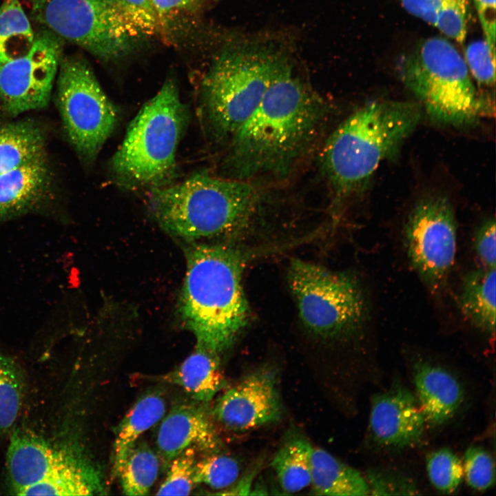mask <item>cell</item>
<instances>
[{"mask_svg":"<svg viewBox=\"0 0 496 496\" xmlns=\"http://www.w3.org/2000/svg\"><path fill=\"white\" fill-rule=\"evenodd\" d=\"M291 66L278 53L262 100L228 142L227 177L250 181L285 175L320 135L327 105Z\"/></svg>","mask_w":496,"mask_h":496,"instance_id":"cell-1","label":"cell"},{"mask_svg":"<svg viewBox=\"0 0 496 496\" xmlns=\"http://www.w3.org/2000/svg\"><path fill=\"white\" fill-rule=\"evenodd\" d=\"M247 258L231 242L200 243L187 249L179 309L197 346L219 355L246 327L249 308L242 276Z\"/></svg>","mask_w":496,"mask_h":496,"instance_id":"cell-2","label":"cell"},{"mask_svg":"<svg viewBox=\"0 0 496 496\" xmlns=\"http://www.w3.org/2000/svg\"><path fill=\"white\" fill-rule=\"evenodd\" d=\"M422 109L413 101H373L333 132L323 147L322 163L335 201L356 194L380 163L397 152L419 124Z\"/></svg>","mask_w":496,"mask_h":496,"instance_id":"cell-3","label":"cell"},{"mask_svg":"<svg viewBox=\"0 0 496 496\" xmlns=\"http://www.w3.org/2000/svg\"><path fill=\"white\" fill-rule=\"evenodd\" d=\"M260 198L249 181L201 172L149 189L147 200L151 214L163 229L195 240L241 233L256 215Z\"/></svg>","mask_w":496,"mask_h":496,"instance_id":"cell-4","label":"cell"},{"mask_svg":"<svg viewBox=\"0 0 496 496\" xmlns=\"http://www.w3.org/2000/svg\"><path fill=\"white\" fill-rule=\"evenodd\" d=\"M187 118L176 83L167 80L132 121L112 156L110 171L116 182L132 189L169 183Z\"/></svg>","mask_w":496,"mask_h":496,"instance_id":"cell-5","label":"cell"},{"mask_svg":"<svg viewBox=\"0 0 496 496\" xmlns=\"http://www.w3.org/2000/svg\"><path fill=\"white\" fill-rule=\"evenodd\" d=\"M397 68L402 82L437 121L468 125L493 111L477 91L464 59L446 39L421 41L402 56Z\"/></svg>","mask_w":496,"mask_h":496,"instance_id":"cell-6","label":"cell"},{"mask_svg":"<svg viewBox=\"0 0 496 496\" xmlns=\"http://www.w3.org/2000/svg\"><path fill=\"white\" fill-rule=\"evenodd\" d=\"M279 52L246 45L226 48L202 83L201 107L214 138L229 142L267 90Z\"/></svg>","mask_w":496,"mask_h":496,"instance_id":"cell-7","label":"cell"},{"mask_svg":"<svg viewBox=\"0 0 496 496\" xmlns=\"http://www.w3.org/2000/svg\"><path fill=\"white\" fill-rule=\"evenodd\" d=\"M287 283L303 327L325 340L353 335L367 316L366 298L358 280L299 258L287 270Z\"/></svg>","mask_w":496,"mask_h":496,"instance_id":"cell-8","label":"cell"},{"mask_svg":"<svg viewBox=\"0 0 496 496\" xmlns=\"http://www.w3.org/2000/svg\"><path fill=\"white\" fill-rule=\"evenodd\" d=\"M34 19L103 61L127 55L144 37L120 0H31Z\"/></svg>","mask_w":496,"mask_h":496,"instance_id":"cell-9","label":"cell"},{"mask_svg":"<svg viewBox=\"0 0 496 496\" xmlns=\"http://www.w3.org/2000/svg\"><path fill=\"white\" fill-rule=\"evenodd\" d=\"M57 101L68 136L80 157L93 162L118 121L116 107L82 58L61 59Z\"/></svg>","mask_w":496,"mask_h":496,"instance_id":"cell-10","label":"cell"},{"mask_svg":"<svg viewBox=\"0 0 496 496\" xmlns=\"http://www.w3.org/2000/svg\"><path fill=\"white\" fill-rule=\"evenodd\" d=\"M409 262L433 295L445 289L457 249L454 209L442 196L420 200L409 212L403 230Z\"/></svg>","mask_w":496,"mask_h":496,"instance_id":"cell-11","label":"cell"},{"mask_svg":"<svg viewBox=\"0 0 496 496\" xmlns=\"http://www.w3.org/2000/svg\"><path fill=\"white\" fill-rule=\"evenodd\" d=\"M62 50L63 39L44 29L26 54L0 64V99L10 114L48 105Z\"/></svg>","mask_w":496,"mask_h":496,"instance_id":"cell-12","label":"cell"},{"mask_svg":"<svg viewBox=\"0 0 496 496\" xmlns=\"http://www.w3.org/2000/svg\"><path fill=\"white\" fill-rule=\"evenodd\" d=\"M276 370L263 366L245 375L216 400L214 417L225 428L244 432L280 419L282 406Z\"/></svg>","mask_w":496,"mask_h":496,"instance_id":"cell-13","label":"cell"},{"mask_svg":"<svg viewBox=\"0 0 496 496\" xmlns=\"http://www.w3.org/2000/svg\"><path fill=\"white\" fill-rule=\"evenodd\" d=\"M426 420L416 397L405 386L395 384L372 399L369 434L378 445L404 449L423 436Z\"/></svg>","mask_w":496,"mask_h":496,"instance_id":"cell-14","label":"cell"},{"mask_svg":"<svg viewBox=\"0 0 496 496\" xmlns=\"http://www.w3.org/2000/svg\"><path fill=\"white\" fill-rule=\"evenodd\" d=\"M221 444L207 414L189 404L176 406L169 411L161 422L156 437L157 447L167 465L188 448L205 455L219 451Z\"/></svg>","mask_w":496,"mask_h":496,"instance_id":"cell-15","label":"cell"},{"mask_svg":"<svg viewBox=\"0 0 496 496\" xmlns=\"http://www.w3.org/2000/svg\"><path fill=\"white\" fill-rule=\"evenodd\" d=\"M78 457L51 446L27 431H14L6 454V466L13 490L18 495Z\"/></svg>","mask_w":496,"mask_h":496,"instance_id":"cell-16","label":"cell"},{"mask_svg":"<svg viewBox=\"0 0 496 496\" xmlns=\"http://www.w3.org/2000/svg\"><path fill=\"white\" fill-rule=\"evenodd\" d=\"M417 401L426 422L441 425L457 413L464 400V389L446 369L425 360L413 365Z\"/></svg>","mask_w":496,"mask_h":496,"instance_id":"cell-17","label":"cell"},{"mask_svg":"<svg viewBox=\"0 0 496 496\" xmlns=\"http://www.w3.org/2000/svg\"><path fill=\"white\" fill-rule=\"evenodd\" d=\"M159 379L180 386L200 402H210L227 386L219 355L197 345L179 366Z\"/></svg>","mask_w":496,"mask_h":496,"instance_id":"cell-18","label":"cell"},{"mask_svg":"<svg viewBox=\"0 0 496 496\" xmlns=\"http://www.w3.org/2000/svg\"><path fill=\"white\" fill-rule=\"evenodd\" d=\"M48 180L44 158L0 173V220L32 208L43 197Z\"/></svg>","mask_w":496,"mask_h":496,"instance_id":"cell-19","label":"cell"},{"mask_svg":"<svg viewBox=\"0 0 496 496\" xmlns=\"http://www.w3.org/2000/svg\"><path fill=\"white\" fill-rule=\"evenodd\" d=\"M496 268L479 266L463 278L457 304L463 316L479 331H495Z\"/></svg>","mask_w":496,"mask_h":496,"instance_id":"cell-20","label":"cell"},{"mask_svg":"<svg viewBox=\"0 0 496 496\" xmlns=\"http://www.w3.org/2000/svg\"><path fill=\"white\" fill-rule=\"evenodd\" d=\"M311 492L317 495H367L369 487L359 471L342 463L327 451L312 448Z\"/></svg>","mask_w":496,"mask_h":496,"instance_id":"cell-21","label":"cell"},{"mask_svg":"<svg viewBox=\"0 0 496 496\" xmlns=\"http://www.w3.org/2000/svg\"><path fill=\"white\" fill-rule=\"evenodd\" d=\"M104 490L99 471L78 457L18 495H92L103 494Z\"/></svg>","mask_w":496,"mask_h":496,"instance_id":"cell-22","label":"cell"},{"mask_svg":"<svg viewBox=\"0 0 496 496\" xmlns=\"http://www.w3.org/2000/svg\"><path fill=\"white\" fill-rule=\"evenodd\" d=\"M166 402L158 391H150L140 397L116 428L113 470L117 475L127 455L139 437L165 415Z\"/></svg>","mask_w":496,"mask_h":496,"instance_id":"cell-23","label":"cell"},{"mask_svg":"<svg viewBox=\"0 0 496 496\" xmlns=\"http://www.w3.org/2000/svg\"><path fill=\"white\" fill-rule=\"evenodd\" d=\"M44 158V138L40 128L30 121L0 127V173Z\"/></svg>","mask_w":496,"mask_h":496,"instance_id":"cell-24","label":"cell"},{"mask_svg":"<svg viewBox=\"0 0 496 496\" xmlns=\"http://www.w3.org/2000/svg\"><path fill=\"white\" fill-rule=\"evenodd\" d=\"M411 14L462 43L466 36L469 0H397Z\"/></svg>","mask_w":496,"mask_h":496,"instance_id":"cell-25","label":"cell"},{"mask_svg":"<svg viewBox=\"0 0 496 496\" xmlns=\"http://www.w3.org/2000/svg\"><path fill=\"white\" fill-rule=\"evenodd\" d=\"M312 448L303 435H293L276 453L271 466L285 493H297L310 486Z\"/></svg>","mask_w":496,"mask_h":496,"instance_id":"cell-26","label":"cell"},{"mask_svg":"<svg viewBox=\"0 0 496 496\" xmlns=\"http://www.w3.org/2000/svg\"><path fill=\"white\" fill-rule=\"evenodd\" d=\"M34 37L19 0H5L0 6V64L26 54Z\"/></svg>","mask_w":496,"mask_h":496,"instance_id":"cell-27","label":"cell"},{"mask_svg":"<svg viewBox=\"0 0 496 496\" xmlns=\"http://www.w3.org/2000/svg\"><path fill=\"white\" fill-rule=\"evenodd\" d=\"M158 471L159 460L154 451L144 444H136L116 475L125 495H145L154 484Z\"/></svg>","mask_w":496,"mask_h":496,"instance_id":"cell-28","label":"cell"},{"mask_svg":"<svg viewBox=\"0 0 496 496\" xmlns=\"http://www.w3.org/2000/svg\"><path fill=\"white\" fill-rule=\"evenodd\" d=\"M25 392V375L21 366L0 352V433L8 431L16 422Z\"/></svg>","mask_w":496,"mask_h":496,"instance_id":"cell-29","label":"cell"},{"mask_svg":"<svg viewBox=\"0 0 496 496\" xmlns=\"http://www.w3.org/2000/svg\"><path fill=\"white\" fill-rule=\"evenodd\" d=\"M240 471V464L236 458L218 451L197 459L194 479L196 484H203L214 490H224L236 482Z\"/></svg>","mask_w":496,"mask_h":496,"instance_id":"cell-30","label":"cell"},{"mask_svg":"<svg viewBox=\"0 0 496 496\" xmlns=\"http://www.w3.org/2000/svg\"><path fill=\"white\" fill-rule=\"evenodd\" d=\"M426 470L431 484L445 493L455 491L464 475L462 462L446 448L436 450L427 456Z\"/></svg>","mask_w":496,"mask_h":496,"instance_id":"cell-31","label":"cell"},{"mask_svg":"<svg viewBox=\"0 0 496 496\" xmlns=\"http://www.w3.org/2000/svg\"><path fill=\"white\" fill-rule=\"evenodd\" d=\"M198 451L188 448L174 457L168 464L165 480L156 493L157 495H187L196 485L194 479Z\"/></svg>","mask_w":496,"mask_h":496,"instance_id":"cell-32","label":"cell"},{"mask_svg":"<svg viewBox=\"0 0 496 496\" xmlns=\"http://www.w3.org/2000/svg\"><path fill=\"white\" fill-rule=\"evenodd\" d=\"M462 464L466 480L473 489L485 490L493 485L494 461L485 449L479 446L468 448Z\"/></svg>","mask_w":496,"mask_h":496,"instance_id":"cell-33","label":"cell"},{"mask_svg":"<svg viewBox=\"0 0 496 496\" xmlns=\"http://www.w3.org/2000/svg\"><path fill=\"white\" fill-rule=\"evenodd\" d=\"M464 60L475 80L482 86L491 87L495 82V52L487 42L476 40L464 50Z\"/></svg>","mask_w":496,"mask_h":496,"instance_id":"cell-34","label":"cell"},{"mask_svg":"<svg viewBox=\"0 0 496 496\" xmlns=\"http://www.w3.org/2000/svg\"><path fill=\"white\" fill-rule=\"evenodd\" d=\"M155 11L159 32L168 33L180 20L198 10L199 0H150Z\"/></svg>","mask_w":496,"mask_h":496,"instance_id":"cell-35","label":"cell"},{"mask_svg":"<svg viewBox=\"0 0 496 496\" xmlns=\"http://www.w3.org/2000/svg\"><path fill=\"white\" fill-rule=\"evenodd\" d=\"M369 494L375 495H415L417 488L413 481L400 474L382 471H370L366 479Z\"/></svg>","mask_w":496,"mask_h":496,"instance_id":"cell-36","label":"cell"},{"mask_svg":"<svg viewBox=\"0 0 496 496\" xmlns=\"http://www.w3.org/2000/svg\"><path fill=\"white\" fill-rule=\"evenodd\" d=\"M495 220L488 218L476 230L473 238V249L479 266L496 268Z\"/></svg>","mask_w":496,"mask_h":496,"instance_id":"cell-37","label":"cell"},{"mask_svg":"<svg viewBox=\"0 0 496 496\" xmlns=\"http://www.w3.org/2000/svg\"><path fill=\"white\" fill-rule=\"evenodd\" d=\"M125 12L143 37L159 32L157 17L150 0H120Z\"/></svg>","mask_w":496,"mask_h":496,"instance_id":"cell-38","label":"cell"},{"mask_svg":"<svg viewBox=\"0 0 496 496\" xmlns=\"http://www.w3.org/2000/svg\"><path fill=\"white\" fill-rule=\"evenodd\" d=\"M484 39L493 52H495V0H473Z\"/></svg>","mask_w":496,"mask_h":496,"instance_id":"cell-39","label":"cell"}]
</instances>
